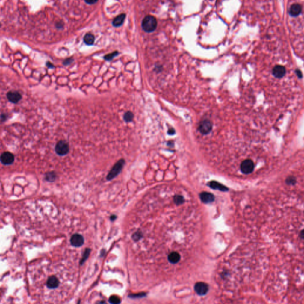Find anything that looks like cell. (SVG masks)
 <instances>
[{
  "instance_id": "44dd1931",
  "label": "cell",
  "mask_w": 304,
  "mask_h": 304,
  "mask_svg": "<svg viewBox=\"0 0 304 304\" xmlns=\"http://www.w3.org/2000/svg\"><path fill=\"white\" fill-rule=\"evenodd\" d=\"M109 301L111 304H119L121 303V300L120 298L115 295H112L109 298Z\"/></svg>"
},
{
  "instance_id": "d6986e66",
  "label": "cell",
  "mask_w": 304,
  "mask_h": 304,
  "mask_svg": "<svg viewBox=\"0 0 304 304\" xmlns=\"http://www.w3.org/2000/svg\"><path fill=\"white\" fill-rule=\"evenodd\" d=\"M118 54H119V52L118 51H114L111 54H108L106 55L105 56H104L103 58L106 61H111L113 58H114L115 57H117L118 55Z\"/></svg>"
},
{
  "instance_id": "9c48e42d",
  "label": "cell",
  "mask_w": 304,
  "mask_h": 304,
  "mask_svg": "<svg viewBox=\"0 0 304 304\" xmlns=\"http://www.w3.org/2000/svg\"><path fill=\"white\" fill-rule=\"evenodd\" d=\"M195 291L196 293L200 295H205L208 289V286L207 284L203 283V282H199L197 283L194 287Z\"/></svg>"
},
{
  "instance_id": "3957f363",
  "label": "cell",
  "mask_w": 304,
  "mask_h": 304,
  "mask_svg": "<svg viewBox=\"0 0 304 304\" xmlns=\"http://www.w3.org/2000/svg\"><path fill=\"white\" fill-rule=\"evenodd\" d=\"M55 150L56 153L60 156L67 155L69 152L68 143L66 140H60L58 141L56 144Z\"/></svg>"
},
{
  "instance_id": "277c9868",
  "label": "cell",
  "mask_w": 304,
  "mask_h": 304,
  "mask_svg": "<svg viewBox=\"0 0 304 304\" xmlns=\"http://www.w3.org/2000/svg\"><path fill=\"white\" fill-rule=\"evenodd\" d=\"M240 169L243 174H249L254 170V164L252 160L246 159L241 163Z\"/></svg>"
},
{
  "instance_id": "7402d4cb",
  "label": "cell",
  "mask_w": 304,
  "mask_h": 304,
  "mask_svg": "<svg viewBox=\"0 0 304 304\" xmlns=\"http://www.w3.org/2000/svg\"><path fill=\"white\" fill-rule=\"evenodd\" d=\"M74 61V59L72 58H68L66 59L64 61H63V65L65 66H67L70 65L71 63H72Z\"/></svg>"
},
{
  "instance_id": "484cf974",
  "label": "cell",
  "mask_w": 304,
  "mask_h": 304,
  "mask_svg": "<svg viewBox=\"0 0 304 304\" xmlns=\"http://www.w3.org/2000/svg\"><path fill=\"white\" fill-rule=\"evenodd\" d=\"M175 131L173 128H170L168 130V134L169 135H173L175 134Z\"/></svg>"
},
{
  "instance_id": "ac0fdd59",
  "label": "cell",
  "mask_w": 304,
  "mask_h": 304,
  "mask_svg": "<svg viewBox=\"0 0 304 304\" xmlns=\"http://www.w3.org/2000/svg\"><path fill=\"white\" fill-rule=\"evenodd\" d=\"M285 182L288 185H295L297 183V179L294 176H289L286 179Z\"/></svg>"
},
{
  "instance_id": "ba28073f",
  "label": "cell",
  "mask_w": 304,
  "mask_h": 304,
  "mask_svg": "<svg viewBox=\"0 0 304 304\" xmlns=\"http://www.w3.org/2000/svg\"><path fill=\"white\" fill-rule=\"evenodd\" d=\"M70 242L72 246L74 247H80L84 243L83 237L78 234H74L70 239Z\"/></svg>"
},
{
  "instance_id": "4fadbf2b",
  "label": "cell",
  "mask_w": 304,
  "mask_h": 304,
  "mask_svg": "<svg viewBox=\"0 0 304 304\" xmlns=\"http://www.w3.org/2000/svg\"><path fill=\"white\" fill-rule=\"evenodd\" d=\"M200 197L202 200L205 203H211L214 200V196L213 194L208 193H203L200 195Z\"/></svg>"
},
{
  "instance_id": "d4e9b609",
  "label": "cell",
  "mask_w": 304,
  "mask_h": 304,
  "mask_svg": "<svg viewBox=\"0 0 304 304\" xmlns=\"http://www.w3.org/2000/svg\"><path fill=\"white\" fill-rule=\"evenodd\" d=\"M63 24L62 23V22H61V23H57L56 24V28H58V29H61V28H63Z\"/></svg>"
},
{
  "instance_id": "ffe728a7",
  "label": "cell",
  "mask_w": 304,
  "mask_h": 304,
  "mask_svg": "<svg viewBox=\"0 0 304 304\" xmlns=\"http://www.w3.org/2000/svg\"><path fill=\"white\" fill-rule=\"evenodd\" d=\"M210 187H212L213 188L219 189V190H225L226 189V187H225L224 186L222 185L221 184H219L218 182H214V181L210 182Z\"/></svg>"
},
{
  "instance_id": "30bf717a",
  "label": "cell",
  "mask_w": 304,
  "mask_h": 304,
  "mask_svg": "<svg viewBox=\"0 0 304 304\" xmlns=\"http://www.w3.org/2000/svg\"><path fill=\"white\" fill-rule=\"evenodd\" d=\"M303 7L299 4H294L291 5L289 10V14L292 17L298 16L302 12Z\"/></svg>"
},
{
  "instance_id": "603a6c76",
  "label": "cell",
  "mask_w": 304,
  "mask_h": 304,
  "mask_svg": "<svg viewBox=\"0 0 304 304\" xmlns=\"http://www.w3.org/2000/svg\"><path fill=\"white\" fill-rule=\"evenodd\" d=\"M8 115L7 114H5V113H2L1 114V121L2 122H4L5 121L7 118H8Z\"/></svg>"
},
{
  "instance_id": "7a4b0ae2",
  "label": "cell",
  "mask_w": 304,
  "mask_h": 304,
  "mask_svg": "<svg viewBox=\"0 0 304 304\" xmlns=\"http://www.w3.org/2000/svg\"><path fill=\"white\" fill-rule=\"evenodd\" d=\"M125 165V160L123 159H120L118 161L111 169V170L109 172L107 176L106 179L108 181H111L114 178H115L117 176H118L120 173L121 172L122 169L123 168L124 166Z\"/></svg>"
},
{
  "instance_id": "5b68a950",
  "label": "cell",
  "mask_w": 304,
  "mask_h": 304,
  "mask_svg": "<svg viewBox=\"0 0 304 304\" xmlns=\"http://www.w3.org/2000/svg\"><path fill=\"white\" fill-rule=\"evenodd\" d=\"M212 127L211 122L208 120H204L200 122L199 127V130L203 134H207L211 132Z\"/></svg>"
},
{
  "instance_id": "7c38bea8",
  "label": "cell",
  "mask_w": 304,
  "mask_h": 304,
  "mask_svg": "<svg viewBox=\"0 0 304 304\" xmlns=\"http://www.w3.org/2000/svg\"><path fill=\"white\" fill-rule=\"evenodd\" d=\"M126 17V15L124 13H122V14H120L119 16H117L112 21V25L114 26V27H116V28H118V27H120L122 25L124 20H125V19Z\"/></svg>"
},
{
  "instance_id": "83f0119b",
  "label": "cell",
  "mask_w": 304,
  "mask_h": 304,
  "mask_svg": "<svg viewBox=\"0 0 304 304\" xmlns=\"http://www.w3.org/2000/svg\"><path fill=\"white\" fill-rule=\"evenodd\" d=\"M300 237L301 239H304V229L302 230V231L300 232Z\"/></svg>"
},
{
  "instance_id": "e0dca14e",
  "label": "cell",
  "mask_w": 304,
  "mask_h": 304,
  "mask_svg": "<svg viewBox=\"0 0 304 304\" xmlns=\"http://www.w3.org/2000/svg\"><path fill=\"white\" fill-rule=\"evenodd\" d=\"M134 118V114L131 111H127L124 115V120L126 122H130L133 121Z\"/></svg>"
},
{
  "instance_id": "9a60e30c",
  "label": "cell",
  "mask_w": 304,
  "mask_h": 304,
  "mask_svg": "<svg viewBox=\"0 0 304 304\" xmlns=\"http://www.w3.org/2000/svg\"><path fill=\"white\" fill-rule=\"evenodd\" d=\"M84 42L87 45H92L93 44L95 41V37L91 34H87L83 38Z\"/></svg>"
},
{
  "instance_id": "5bb4252c",
  "label": "cell",
  "mask_w": 304,
  "mask_h": 304,
  "mask_svg": "<svg viewBox=\"0 0 304 304\" xmlns=\"http://www.w3.org/2000/svg\"><path fill=\"white\" fill-rule=\"evenodd\" d=\"M57 178V174L54 171H51L46 173L45 179L48 182H54Z\"/></svg>"
},
{
  "instance_id": "4316f807",
  "label": "cell",
  "mask_w": 304,
  "mask_h": 304,
  "mask_svg": "<svg viewBox=\"0 0 304 304\" xmlns=\"http://www.w3.org/2000/svg\"><path fill=\"white\" fill-rule=\"evenodd\" d=\"M46 66L49 68H53L55 67L54 66L52 63H51L50 62H47L46 63Z\"/></svg>"
},
{
  "instance_id": "2e32d148",
  "label": "cell",
  "mask_w": 304,
  "mask_h": 304,
  "mask_svg": "<svg viewBox=\"0 0 304 304\" xmlns=\"http://www.w3.org/2000/svg\"><path fill=\"white\" fill-rule=\"evenodd\" d=\"M90 251H91V249L90 248H86V249H85L84 252V253L83 254V257H82L81 259L80 260V265L81 266V265H83L86 262V261L87 260V258L89 257V255L90 254Z\"/></svg>"
},
{
  "instance_id": "8992f818",
  "label": "cell",
  "mask_w": 304,
  "mask_h": 304,
  "mask_svg": "<svg viewBox=\"0 0 304 304\" xmlns=\"http://www.w3.org/2000/svg\"><path fill=\"white\" fill-rule=\"evenodd\" d=\"M14 161V156L9 152H4L1 155V162L4 165H11Z\"/></svg>"
},
{
  "instance_id": "cb8c5ba5",
  "label": "cell",
  "mask_w": 304,
  "mask_h": 304,
  "mask_svg": "<svg viewBox=\"0 0 304 304\" xmlns=\"http://www.w3.org/2000/svg\"><path fill=\"white\" fill-rule=\"evenodd\" d=\"M84 1L87 4L92 5V4H94L96 3L98 0H84Z\"/></svg>"
},
{
  "instance_id": "f1b7e54d",
  "label": "cell",
  "mask_w": 304,
  "mask_h": 304,
  "mask_svg": "<svg viewBox=\"0 0 304 304\" xmlns=\"http://www.w3.org/2000/svg\"><path fill=\"white\" fill-rule=\"evenodd\" d=\"M116 218H117V216L115 215H112L110 217V220L111 221H114V220H115L116 219Z\"/></svg>"
},
{
  "instance_id": "8fae6325",
  "label": "cell",
  "mask_w": 304,
  "mask_h": 304,
  "mask_svg": "<svg viewBox=\"0 0 304 304\" xmlns=\"http://www.w3.org/2000/svg\"><path fill=\"white\" fill-rule=\"evenodd\" d=\"M60 284V282L57 277L55 276H52L49 277L46 282V286L49 289H55L57 288Z\"/></svg>"
},
{
  "instance_id": "6da1fadb",
  "label": "cell",
  "mask_w": 304,
  "mask_h": 304,
  "mask_svg": "<svg viewBox=\"0 0 304 304\" xmlns=\"http://www.w3.org/2000/svg\"><path fill=\"white\" fill-rule=\"evenodd\" d=\"M158 26V21L156 19L150 15L146 16L143 20L141 27L144 31L147 33H151L155 31Z\"/></svg>"
},
{
  "instance_id": "52a82bcc",
  "label": "cell",
  "mask_w": 304,
  "mask_h": 304,
  "mask_svg": "<svg viewBox=\"0 0 304 304\" xmlns=\"http://www.w3.org/2000/svg\"><path fill=\"white\" fill-rule=\"evenodd\" d=\"M7 98L10 102L16 104L22 99V95L18 91L11 90L7 93Z\"/></svg>"
}]
</instances>
